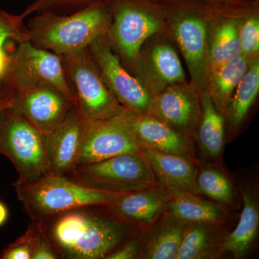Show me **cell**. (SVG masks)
Returning <instances> with one entry per match:
<instances>
[{
  "instance_id": "obj_1",
  "label": "cell",
  "mask_w": 259,
  "mask_h": 259,
  "mask_svg": "<svg viewBox=\"0 0 259 259\" xmlns=\"http://www.w3.org/2000/svg\"><path fill=\"white\" fill-rule=\"evenodd\" d=\"M131 222L107 205L77 207L39 223L59 258H105L127 239Z\"/></svg>"
},
{
  "instance_id": "obj_2",
  "label": "cell",
  "mask_w": 259,
  "mask_h": 259,
  "mask_svg": "<svg viewBox=\"0 0 259 259\" xmlns=\"http://www.w3.org/2000/svg\"><path fill=\"white\" fill-rule=\"evenodd\" d=\"M111 22L107 0H94L70 15L39 12L27 25L28 40L57 55H66L88 49L97 37L107 35Z\"/></svg>"
},
{
  "instance_id": "obj_3",
  "label": "cell",
  "mask_w": 259,
  "mask_h": 259,
  "mask_svg": "<svg viewBox=\"0 0 259 259\" xmlns=\"http://www.w3.org/2000/svg\"><path fill=\"white\" fill-rule=\"evenodd\" d=\"M13 187L24 211L37 223L83 206L110 205L125 193L88 188L51 172L32 182H15Z\"/></svg>"
},
{
  "instance_id": "obj_4",
  "label": "cell",
  "mask_w": 259,
  "mask_h": 259,
  "mask_svg": "<svg viewBox=\"0 0 259 259\" xmlns=\"http://www.w3.org/2000/svg\"><path fill=\"white\" fill-rule=\"evenodd\" d=\"M0 155L15 166L17 182H32L50 172L47 136L10 106L0 111Z\"/></svg>"
},
{
  "instance_id": "obj_5",
  "label": "cell",
  "mask_w": 259,
  "mask_h": 259,
  "mask_svg": "<svg viewBox=\"0 0 259 259\" xmlns=\"http://www.w3.org/2000/svg\"><path fill=\"white\" fill-rule=\"evenodd\" d=\"M107 2L112 15L107 40L114 52L136 71L145 42L161 28L156 5L151 0Z\"/></svg>"
},
{
  "instance_id": "obj_6",
  "label": "cell",
  "mask_w": 259,
  "mask_h": 259,
  "mask_svg": "<svg viewBox=\"0 0 259 259\" xmlns=\"http://www.w3.org/2000/svg\"><path fill=\"white\" fill-rule=\"evenodd\" d=\"M176 13L175 32L177 44L188 67L192 85L206 90L209 74V35L206 25V0H161Z\"/></svg>"
},
{
  "instance_id": "obj_7",
  "label": "cell",
  "mask_w": 259,
  "mask_h": 259,
  "mask_svg": "<svg viewBox=\"0 0 259 259\" xmlns=\"http://www.w3.org/2000/svg\"><path fill=\"white\" fill-rule=\"evenodd\" d=\"M66 177L83 187L107 192H134L158 186L144 155L134 153L79 165Z\"/></svg>"
},
{
  "instance_id": "obj_8",
  "label": "cell",
  "mask_w": 259,
  "mask_h": 259,
  "mask_svg": "<svg viewBox=\"0 0 259 259\" xmlns=\"http://www.w3.org/2000/svg\"><path fill=\"white\" fill-rule=\"evenodd\" d=\"M60 56L76 109L84 120L107 118L124 111L102 81L88 49Z\"/></svg>"
},
{
  "instance_id": "obj_9",
  "label": "cell",
  "mask_w": 259,
  "mask_h": 259,
  "mask_svg": "<svg viewBox=\"0 0 259 259\" xmlns=\"http://www.w3.org/2000/svg\"><path fill=\"white\" fill-rule=\"evenodd\" d=\"M18 44L0 81L5 89L12 93L22 87L49 85L62 92L76 106V97L65 76L61 56L29 41Z\"/></svg>"
},
{
  "instance_id": "obj_10",
  "label": "cell",
  "mask_w": 259,
  "mask_h": 259,
  "mask_svg": "<svg viewBox=\"0 0 259 259\" xmlns=\"http://www.w3.org/2000/svg\"><path fill=\"white\" fill-rule=\"evenodd\" d=\"M88 50L102 81L121 106L138 113H149L153 95L125 69L110 47L107 35L95 39Z\"/></svg>"
},
{
  "instance_id": "obj_11",
  "label": "cell",
  "mask_w": 259,
  "mask_h": 259,
  "mask_svg": "<svg viewBox=\"0 0 259 259\" xmlns=\"http://www.w3.org/2000/svg\"><path fill=\"white\" fill-rule=\"evenodd\" d=\"M122 112L107 118L85 120L78 166L119 155L142 154L144 147L130 128Z\"/></svg>"
},
{
  "instance_id": "obj_12",
  "label": "cell",
  "mask_w": 259,
  "mask_h": 259,
  "mask_svg": "<svg viewBox=\"0 0 259 259\" xmlns=\"http://www.w3.org/2000/svg\"><path fill=\"white\" fill-rule=\"evenodd\" d=\"M12 95L10 107L45 135L76 107L62 92L49 85L22 87Z\"/></svg>"
},
{
  "instance_id": "obj_13",
  "label": "cell",
  "mask_w": 259,
  "mask_h": 259,
  "mask_svg": "<svg viewBox=\"0 0 259 259\" xmlns=\"http://www.w3.org/2000/svg\"><path fill=\"white\" fill-rule=\"evenodd\" d=\"M199 95L186 82L170 85L153 97L148 114L185 135L195 127L200 118Z\"/></svg>"
},
{
  "instance_id": "obj_14",
  "label": "cell",
  "mask_w": 259,
  "mask_h": 259,
  "mask_svg": "<svg viewBox=\"0 0 259 259\" xmlns=\"http://www.w3.org/2000/svg\"><path fill=\"white\" fill-rule=\"evenodd\" d=\"M85 120L75 107L46 135L51 173L66 176L78 166Z\"/></svg>"
},
{
  "instance_id": "obj_15",
  "label": "cell",
  "mask_w": 259,
  "mask_h": 259,
  "mask_svg": "<svg viewBox=\"0 0 259 259\" xmlns=\"http://www.w3.org/2000/svg\"><path fill=\"white\" fill-rule=\"evenodd\" d=\"M136 71L138 79L153 95L175 83L186 82L185 69L176 51L168 44L161 42L141 54Z\"/></svg>"
},
{
  "instance_id": "obj_16",
  "label": "cell",
  "mask_w": 259,
  "mask_h": 259,
  "mask_svg": "<svg viewBox=\"0 0 259 259\" xmlns=\"http://www.w3.org/2000/svg\"><path fill=\"white\" fill-rule=\"evenodd\" d=\"M124 118L143 147L187 156L191 148L185 135L150 114L124 110Z\"/></svg>"
},
{
  "instance_id": "obj_17",
  "label": "cell",
  "mask_w": 259,
  "mask_h": 259,
  "mask_svg": "<svg viewBox=\"0 0 259 259\" xmlns=\"http://www.w3.org/2000/svg\"><path fill=\"white\" fill-rule=\"evenodd\" d=\"M142 154L149 163L155 178L168 192L197 194V170L187 156L160 152L144 148Z\"/></svg>"
},
{
  "instance_id": "obj_18",
  "label": "cell",
  "mask_w": 259,
  "mask_h": 259,
  "mask_svg": "<svg viewBox=\"0 0 259 259\" xmlns=\"http://www.w3.org/2000/svg\"><path fill=\"white\" fill-rule=\"evenodd\" d=\"M157 187L125 192L107 207L128 222L150 224L166 210L171 199V194L166 190Z\"/></svg>"
},
{
  "instance_id": "obj_19",
  "label": "cell",
  "mask_w": 259,
  "mask_h": 259,
  "mask_svg": "<svg viewBox=\"0 0 259 259\" xmlns=\"http://www.w3.org/2000/svg\"><path fill=\"white\" fill-rule=\"evenodd\" d=\"M201 116L199 120L198 142L204 155L218 158L224 146L225 119L222 112L214 105L208 92L199 93Z\"/></svg>"
},
{
  "instance_id": "obj_20",
  "label": "cell",
  "mask_w": 259,
  "mask_h": 259,
  "mask_svg": "<svg viewBox=\"0 0 259 259\" xmlns=\"http://www.w3.org/2000/svg\"><path fill=\"white\" fill-rule=\"evenodd\" d=\"M188 224L168 214V217L154 228L146 241L141 245L140 258L176 259Z\"/></svg>"
},
{
  "instance_id": "obj_21",
  "label": "cell",
  "mask_w": 259,
  "mask_h": 259,
  "mask_svg": "<svg viewBox=\"0 0 259 259\" xmlns=\"http://www.w3.org/2000/svg\"><path fill=\"white\" fill-rule=\"evenodd\" d=\"M243 208L234 231L225 238L222 251L230 252L236 258L247 254L254 241L259 225L256 199L248 190L243 191Z\"/></svg>"
},
{
  "instance_id": "obj_22",
  "label": "cell",
  "mask_w": 259,
  "mask_h": 259,
  "mask_svg": "<svg viewBox=\"0 0 259 259\" xmlns=\"http://www.w3.org/2000/svg\"><path fill=\"white\" fill-rule=\"evenodd\" d=\"M250 60L241 55L228 61L209 75L206 90L214 105L226 113L228 104L238 83L248 69Z\"/></svg>"
},
{
  "instance_id": "obj_23",
  "label": "cell",
  "mask_w": 259,
  "mask_h": 259,
  "mask_svg": "<svg viewBox=\"0 0 259 259\" xmlns=\"http://www.w3.org/2000/svg\"><path fill=\"white\" fill-rule=\"evenodd\" d=\"M168 192L171 194V199L166 210H168V214L183 222L216 224L226 215L221 206L199 199L195 194L177 191Z\"/></svg>"
},
{
  "instance_id": "obj_24",
  "label": "cell",
  "mask_w": 259,
  "mask_h": 259,
  "mask_svg": "<svg viewBox=\"0 0 259 259\" xmlns=\"http://www.w3.org/2000/svg\"><path fill=\"white\" fill-rule=\"evenodd\" d=\"M220 23L211 39L209 37V75L242 55L239 40L241 20L233 17L225 18Z\"/></svg>"
},
{
  "instance_id": "obj_25",
  "label": "cell",
  "mask_w": 259,
  "mask_h": 259,
  "mask_svg": "<svg viewBox=\"0 0 259 259\" xmlns=\"http://www.w3.org/2000/svg\"><path fill=\"white\" fill-rule=\"evenodd\" d=\"M258 91L259 63L255 58L250 61L248 70L235 90L227 108L226 112L233 132L244 120L258 96Z\"/></svg>"
},
{
  "instance_id": "obj_26",
  "label": "cell",
  "mask_w": 259,
  "mask_h": 259,
  "mask_svg": "<svg viewBox=\"0 0 259 259\" xmlns=\"http://www.w3.org/2000/svg\"><path fill=\"white\" fill-rule=\"evenodd\" d=\"M214 225L189 223L184 233L176 259L212 258L217 255L218 245Z\"/></svg>"
},
{
  "instance_id": "obj_27",
  "label": "cell",
  "mask_w": 259,
  "mask_h": 259,
  "mask_svg": "<svg viewBox=\"0 0 259 259\" xmlns=\"http://www.w3.org/2000/svg\"><path fill=\"white\" fill-rule=\"evenodd\" d=\"M197 191L223 204H230L234 200L235 192L231 181L214 167L205 166L197 171Z\"/></svg>"
},
{
  "instance_id": "obj_28",
  "label": "cell",
  "mask_w": 259,
  "mask_h": 259,
  "mask_svg": "<svg viewBox=\"0 0 259 259\" xmlns=\"http://www.w3.org/2000/svg\"><path fill=\"white\" fill-rule=\"evenodd\" d=\"M40 229L39 223H30L23 235L5 247L0 253V258L32 259Z\"/></svg>"
},
{
  "instance_id": "obj_29",
  "label": "cell",
  "mask_w": 259,
  "mask_h": 259,
  "mask_svg": "<svg viewBox=\"0 0 259 259\" xmlns=\"http://www.w3.org/2000/svg\"><path fill=\"white\" fill-rule=\"evenodd\" d=\"M23 15L10 14L0 9V47L8 40L20 42L28 41V28Z\"/></svg>"
},
{
  "instance_id": "obj_30",
  "label": "cell",
  "mask_w": 259,
  "mask_h": 259,
  "mask_svg": "<svg viewBox=\"0 0 259 259\" xmlns=\"http://www.w3.org/2000/svg\"><path fill=\"white\" fill-rule=\"evenodd\" d=\"M239 27V40L242 55L255 59L259 51V20L258 15H248Z\"/></svg>"
},
{
  "instance_id": "obj_31",
  "label": "cell",
  "mask_w": 259,
  "mask_h": 259,
  "mask_svg": "<svg viewBox=\"0 0 259 259\" xmlns=\"http://www.w3.org/2000/svg\"><path fill=\"white\" fill-rule=\"evenodd\" d=\"M94 0H34L32 3L34 9L37 11H47L59 9V8H69V7L84 6ZM213 4L220 6L238 7L248 4L250 0H206Z\"/></svg>"
},
{
  "instance_id": "obj_32",
  "label": "cell",
  "mask_w": 259,
  "mask_h": 259,
  "mask_svg": "<svg viewBox=\"0 0 259 259\" xmlns=\"http://www.w3.org/2000/svg\"><path fill=\"white\" fill-rule=\"evenodd\" d=\"M141 243L136 237L131 235L122 244L119 245L105 259H134L140 258Z\"/></svg>"
},
{
  "instance_id": "obj_33",
  "label": "cell",
  "mask_w": 259,
  "mask_h": 259,
  "mask_svg": "<svg viewBox=\"0 0 259 259\" xmlns=\"http://www.w3.org/2000/svg\"><path fill=\"white\" fill-rule=\"evenodd\" d=\"M41 228V226H40ZM59 258V255L44 230L40 229L37 237L36 245L34 250L32 259H56Z\"/></svg>"
},
{
  "instance_id": "obj_34",
  "label": "cell",
  "mask_w": 259,
  "mask_h": 259,
  "mask_svg": "<svg viewBox=\"0 0 259 259\" xmlns=\"http://www.w3.org/2000/svg\"><path fill=\"white\" fill-rule=\"evenodd\" d=\"M13 95L0 83V111L10 106Z\"/></svg>"
},
{
  "instance_id": "obj_35",
  "label": "cell",
  "mask_w": 259,
  "mask_h": 259,
  "mask_svg": "<svg viewBox=\"0 0 259 259\" xmlns=\"http://www.w3.org/2000/svg\"><path fill=\"white\" fill-rule=\"evenodd\" d=\"M10 57V54H8L5 51L4 47H0V81L3 79L6 70L8 69Z\"/></svg>"
},
{
  "instance_id": "obj_36",
  "label": "cell",
  "mask_w": 259,
  "mask_h": 259,
  "mask_svg": "<svg viewBox=\"0 0 259 259\" xmlns=\"http://www.w3.org/2000/svg\"><path fill=\"white\" fill-rule=\"evenodd\" d=\"M9 217V211L8 207L3 202L0 201V227L3 226Z\"/></svg>"
}]
</instances>
